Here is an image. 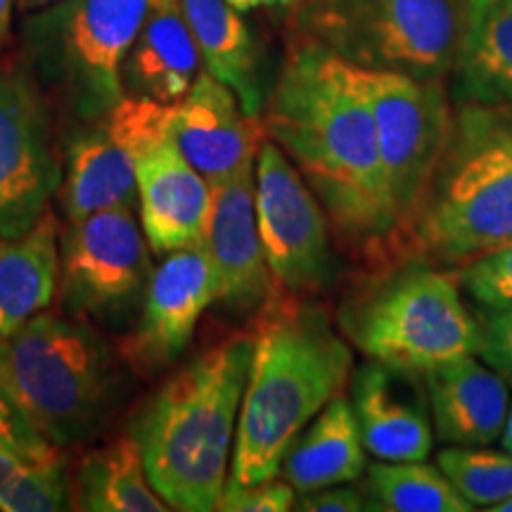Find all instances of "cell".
<instances>
[{
    "mask_svg": "<svg viewBox=\"0 0 512 512\" xmlns=\"http://www.w3.org/2000/svg\"><path fill=\"white\" fill-rule=\"evenodd\" d=\"M261 121L323 204L337 247L366 275L392 266L394 211L354 64L302 36Z\"/></svg>",
    "mask_w": 512,
    "mask_h": 512,
    "instance_id": "obj_1",
    "label": "cell"
},
{
    "mask_svg": "<svg viewBox=\"0 0 512 512\" xmlns=\"http://www.w3.org/2000/svg\"><path fill=\"white\" fill-rule=\"evenodd\" d=\"M249 330L254 349L226 486L278 477L294 439L354 373L349 344L311 297L275 290Z\"/></svg>",
    "mask_w": 512,
    "mask_h": 512,
    "instance_id": "obj_2",
    "label": "cell"
},
{
    "mask_svg": "<svg viewBox=\"0 0 512 512\" xmlns=\"http://www.w3.org/2000/svg\"><path fill=\"white\" fill-rule=\"evenodd\" d=\"M252 349V330L221 339L176 370L133 418L128 437L169 510H219Z\"/></svg>",
    "mask_w": 512,
    "mask_h": 512,
    "instance_id": "obj_3",
    "label": "cell"
},
{
    "mask_svg": "<svg viewBox=\"0 0 512 512\" xmlns=\"http://www.w3.org/2000/svg\"><path fill=\"white\" fill-rule=\"evenodd\" d=\"M512 242V107L458 102L394 264L458 268Z\"/></svg>",
    "mask_w": 512,
    "mask_h": 512,
    "instance_id": "obj_4",
    "label": "cell"
},
{
    "mask_svg": "<svg viewBox=\"0 0 512 512\" xmlns=\"http://www.w3.org/2000/svg\"><path fill=\"white\" fill-rule=\"evenodd\" d=\"M0 377L31 430L57 448L98 437L124 384L105 337L83 318L48 311L0 337Z\"/></svg>",
    "mask_w": 512,
    "mask_h": 512,
    "instance_id": "obj_5",
    "label": "cell"
},
{
    "mask_svg": "<svg viewBox=\"0 0 512 512\" xmlns=\"http://www.w3.org/2000/svg\"><path fill=\"white\" fill-rule=\"evenodd\" d=\"M339 330L370 361L427 370L477 351V323L460 299L453 273L427 264H401L368 273L339 309Z\"/></svg>",
    "mask_w": 512,
    "mask_h": 512,
    "instance_id": "obj_6",
    "label": "cell"
},
{
    "mask_svg": "<svg viewBox=\"0 0 512 512\" xmlns=\"http://www.w3.org/2000/svg\"><path fill=\"white\" fill-rule=\"evenodd\" d=\"M299 31L361 69L451 76L465 0H299Z\"/></svg>",
    "mask_w": 512,
    "mask_h": 512,
    "instance_id": "obj_7",
    "label": "cell"
},
{
    "mask_svg": "<svg viewBox=\"0 0 512 512\" xmlns=\"http://www.w3.org/2000/svg\"><path fill=\"white\" fill-rule=\"evenodd\" d=\"M356 81L373 112L380 155L394 211V245L411 226L453 124L446 79L422 81L396 72L356 67ZM392 268V266H389Z\"/></svg>",
    "mask_w": 512,
    "mask_h": 512,
    "instance_id": "obj_8",
    "label": "cell"
},
{
    "mask_svg": "<svg viewBox=\"0 0 512 512\" xmlns=\"http://www.w3.org/2000/svg\"><path fill=\"white\" fill-rule=\"evenodd\" d=\"M169 107L124 95L105 114L107 124L131 147L140 226L157 256L204 245L211 214L209 181L181 155L166 131Z\"/></svg>",
    "mask_w": 512,
    "mask_h": 512,
    "instance_id": "obj_9",
    "label": "cell"
},
{
    "mask_svg": "<svg viewBox=\"0 0 512 512\" xmlns=\"http://www.w3.org/2000/svg\"><path fill=\"white\" fill-rule=\"evenodd\" d=\"M152 0H57L34 22L46 64L81 119L110 114L124 98L121 67Z\"/></svg>",
    "mask_w": 512,
    "mask_h": 512,
    "instance_id": "obj_10",
    "label": "cell"
},
{
    "mask_svg": "<svg viewBox=\"0 0 512 512\" xmlns=\"http://www.w3.org/2000/svg\"><path fill=\"white\" fill-rule=\"evenodd\" d=\"M254 207L275 290L316 297L335 280V238L323 204L283 150L264 140L254 162Z\"/></svg>",
    "mask_w": 512,
    "mask_h": 512,
    "instance_id": "obj_11",
    "label": "cell"
},
{
    "mask_svg": "<svg viewBox=\"0 0 512 512\" xmlns=\"http://www.w3.org/2000/svg\"><path fill=\"white\" fill-rule=\"evenodd\" d=\"M152 271L136 211H100L64 230L57 292L69 316L110 320L143 299Z\"/></svg>",
    "mask_w": 512,
    "mask_h": 512,
    "instance_id": "obj_12",
    "label": "cell"
},
{
    "mask_svg": "<svg viewBox=\"0 0 512 512\" xmlns=\"http://www.w3.org/2000/svg\"><path fill=\"white\" fill-rule=\"evenodd\" d=\"M60 181L46 102L24 74L0 72V235L15 238L34 226Z\"/></svg>",
    "mask_w": 512,
    "mask_h": 512,
    "instance_id": "obj_13",
    "label": "cell"
},
{
    "mask_svg": "<svg viewBox=\"0 0 512 512\" xmlns=\"http://www.w3.org/2000/svg\"><path fill=\"white\" fill-rule=\"evenodd\" d=\"M216 302V273L207 247H185L162 256L143 294L136 332L121 356L138 373H157L183 354L202 313Z\"/></svg>",
    "mask_w": 512,
    "mask_h": 512,
    "instance_id": "obj_14",
    "label": "cell"
},
{
    "mask_svg": "<svg viewBox=\"0 0 512 512\" xmlns=\"http://www.w3.org/2000/svg\"><path fill=\"white\" fill-rule=\"evenodd\" d=\"M166 131L209 185L252 169L266 140L261 117L242 110L238 95L207 69H200L185 98L169 107Z\"/></svg>",
    "mask_w": 512,
    "mask_h": 512,
    "instance_id": "obj_15",
    "label": "cell"
},
{
    "mask_svg": "<svg viewBox=\"0 0 512 512\" xmlns=\"http://www.w3.org/2000/svg\"><path fill=\"white\" fill-rule=\"evenodd\" d=\"M254 166L211 185V214L204 247L216 273V304L249 316L275 294L254 207Z\"/></svg>",
    "mask_w": 512,
    "mask_h": 512,
    "instance_id": "obj_16",
    "label": "cell"
},
{
    "mask_svg": "<svg viewBox=\"0 0 512 512\" xmlns=\"http://www.w3.org/2000/svg\"><path fill=\"white\" fill-rule=\"evenodd\" d=\"M351 406L366 451L384 463L427 460L432 415L420 370L368 361L351 373Z\"/></svg>",
    "mask_w": 512,
    "mask_h": 512,
    "instance_id": "obj_17",
    "label": "cell"
},
{
    "mask_svg": "<svg viewBox=\"0 0 512 512\" xmlns=\"http://www.w3.org/2000/svg\"><path fill=\"white\" fill-rule=\"evenodd\" d=\"M422 380L441 444L486 446L501 437L510 389L498 370L463 354L422 370Z\"/></svg>",
    "mask_w": 512,
    "mask_h": 512,
    "instance_id": "obj_18",
    "label": "cell"
},
{
    "mask_svg": "<svg viewBox=\"0 0 512 512\" xmlns=\"http://www.w3.org/2000/svg\"><path fill=\"white\" fill-rule=\"evenodd\" d=\"M69 140L57 188L64 219L81 221L110 209H133L138 202L131 147L107 119Z\"/></svg>",
    "mask_w": 512,
    "mask_h": 512,
    "instance_id": "obj_19",
    "label": "cell"
},
{
    "mask_svg": "<svg viewBox=\"0 0 512 512\" xmlns=\"http://www.w3.org/2000/svg\"><path fill=\"white\" fill-rule=\"evenodd\" d=\"M202 67L200 48L178 0H152L143 27L128 50L121 81L124 93L176 105Z\"/></svg>",
    "mask_w": 512,
    "mask_h": 512,
    "instance_id": "obj_20",
    "label": "cell"
},
{
    "mask_svg": "<svg viewBox=\"0 0 512 512\" xmlns=\"http://www.w3.org/2000/svg\"><path fill=\"white\" fill-rule=\"evenodd\" d=\"M451 76L458 102L512 107V8L505 0H465Z\"/></svg>",
    "mask_w": 512,
    "mask_h": 512,
    "instance_id": "obj_21",
    "label": "cell"
},
{
    "mask_svg": "<svg viewBox=\"0 0 512 512\" xmlns=\"http://www.w3.org/2000/svg\"><path fill=\"white\" fill-rule=\"evenodd\" d=\"M60 285V247L53 207L15 238L0 235V337L48 311Z\"/></svg>",
    "mask_w": 512,
    "mask_h": 512,
    "instance_id": "obj_22",
    "label": "cell"
},
{
    "mask_svg": "<svg viewBox=\"0 0 512 512\" xmlns=\"http://www.w3.org/2000/svg\"><path fill=\"white\" fill-rule=\"evenodd\" d=\"M366 472V446H363L358 420L347 396H335L316 418L304 427L285 453L280 475L297 494L323 489V486L349 484Z\"/></svg>",
    "mask_w": 512,
    "mask_h": 512,
    "instance_id": "obj_23",
    "label": "cell"
},
{
    "mask_svg": "<svg viewBox=\"0 0 512 512\" xmlns=\"http://www.w3.org/2000/svg\"><path fill=\"white\" fill-rule=\"evenodd\" d=\"M200 48L202 67L238 95L242 110L261 117L264 88L252 31L230 0H178Z\"/></svg>",
    "mask_w": 512,
    "mask_h": 512,
    "instance_id": "obj_24",
    "label": "cell"
},
{
    "mask_svg": "<svg viewBox=\"0 0 512 512\" xmlns=\"http://www.w3.org/2000/svg\"><path fill=\"white\" fill-rule=\"evenodd\" d=\"M72 508L88 512H166L147 479L140 448L131 437L114 439L81 460Z\"/></svg>",
    "mask_w": 512,
    "mask_h": 512,
    "instance_id": "obj_25",
    "label": "cell"
},
{
    "mask_svg": "<svg viewBox=\"0 0 512 512\" xmlns=\"http://www.w3.org/2000/svg\"><path fill=\"white\" fill-rule=\"evenodd\" d=\"M366 510L382 512H470L475 510L444 472L425 460L368 467Z\"/></svg>",
    "mask_w": 512,
    "mask_h": 512,
    "instance_id": "obj_26",
    "label": "cell"
},
{
    "mask_svg": "<svg viewBox=\"0 0 512 512\" xmlns=\"http://www.w3.org/2000/svg\"><path fill=\"white\" fill-rule=\"evenodd\" d=\"M439 470L472 508H494L512 496V453L453 446L439 451Z\"/></svg>",
    "mask_w": 512,
    "mask_h": 512,
    "instance_id": "obj_27",
    "label": "cell"
},
{
    "mask_svg": "<svg viewBox=\"0 0 512 512\" xmlns=\"http://www.w3.org/2000/svg\"><path fill=\"white\" fill-rule=\"evenodd\" d=\"M72 503L67 460L62 448L43 458H31L0 496L3 512H53Z\"/></svg>",
    "mask_w": 512,
    "mask_h": 512,
    "instance_id": "obj_28",
    "label": "cell"
},
{
    "mask_svg": "<svg viewBox=\"0 0 512 512\" xmlns=\"http://www.w3.org/2000/svg\"><path fill=\"white\" fill-rule=\"evenodd\" d=\"M460 290L482 309H510L512 306V242L477 256L467 264L453 268Z\"/></svg>",
    "mask_w": 512,
    "mask_h": 512,
    "instance_id": "obj_29",
    "label": "cell"
},
{
    "mask_svg": "<svg viewBox=\"0 0 512 512\" xmlns=\"http://www.w3.org/2000/svg\"><path fill=\"white\" fill-rule=\"evenodd\" d=\"M477 351L486 366L512 377V306L510 309H484L475 316Z\"/></svg>",
    "mask_w": 512,
    "mask_h": 512,
    "instance_id": "obj_30",
    "label": "cell"
},
{
    "mask_svg": "<svg viewBox=\"0 0 512 512\" xmlns=\"http://www.w3.org/2000/svg\"><path fill=\"white\" fill-rule=\"evenodd\" d=\"M297 491L285 479H266L259 484L226 486L219 510L223 512H287L294 510Z\"/></svg>",
    "mask_w": 512,
    "mask_h": 512,
    "instance_id": "obj_31",
    "label": "cell"
},
{
    "mask_svg": "<svg viewBox=\"0 0 512 512\" xmlns=\"http://www.w3.org/2000/svg\"><path fill=\"white\" fill-rule=\"evenodd\" d=\"M0 444L36 458L60 451L57 446L48 444L46 439L38 437V434L27 425V420H24L22 413L17 411L15 401L10 399L3 377H0Z\"/></svg>",
    "mask_w": 512,
    "mask_h": 512,
    "instance_id": "obj_32",
    "label": "cell"
},
{
    "mask_svg": "<svg viewBox=\"0 0 512 512\" xmlns=\"http://www.w3.org/2000/svg\"><path fill=\"white\" fill-rule=\"evenodd\" d=\"M294 510L304 512H361L366 510V494L354 486H323V489L306 491L294 501Z\"/></svg>",
    "mask_w": 512,
    "mask_h": 512,
    "instance_id": "obj_33",
    "label": "cell"
},
{
    "mask_svg": "<svg viewBox=\"0 0 512 512\" xmlns=\"http://www.w3.org/2000/svg\"><path fill=\"white\" fill-rule=\"evenodd\" d=\"M17 0H0V50L5 46V38L10 34L12 10H15Z\"/></svg>",
    "mask_w": 512,
    "mask_h": 512,
    "instance_id": "obj_34",
    "label": "cell"
},
{
    "mask_svg": "<svg viewBox=\"0 0 512 512\" xmlns=\"http://www.w3.org/2000/svg\"><path fill=\"white\" fill-rule=\"evenodd\" d=\"M57 0H17L19 10L24 12H36V10H46L50 5H55Z\"/></svg>",
    "mask_w": 512,
    "mask_h": 512,
    "instance_id": "obj_35",
    "label": "cell"
},
{
    "mask_svg": "<svg viewBox=\"0 0 512 512\" xmlns=\"http://www.w3.org/2000/svg\"><path fill=\"white\" fill-rule=\"evenodd\" d=\"M512 380V377H510ZM501 444H503V451L512 453V403L508 408V418H505V427H503V434H501Z\"/></svg>",
    "mask_w": 512,
    "mask_h": 512,
    "instance_id": "obj_36",
    "label": "cell"
},
{
    "mask_svg": "<svg viewBox=\"0 0 512 512\" xmlns=\"http://www.w3.org/2000/svg\"><path fill=\"white\" fill-rule=\"evenodd\" d=\"M489 510H494V512H512V496L508 498V501L498 503V505H494V508H489Z\"/></svg>",
    "mask_w": 512,
    "mask_h": 512,
    "instance_id": "obj_37",
    "label": "cell"
},
{
    "mask_svg": "<svg viewBox=\"0 0 512 512\" xmlns=\"http://www.w3.org/2000/svg\"><path fill=\"white\" fill-rule=\"evenodd\" d=\"M273 3H278V5H297L299 0H273Z\"/></svg>",
    "mask_w": 512,
    "mask_h": 512,
    "instance_id": "obj_38",
    "label": "cell"
},
{
    "mask_svg": "<svg viewBox=\"0 0 512 512\" xmlns=\"http://www.w3.org/2000/svg\"><path fill=\"white\" fill-rule=\"evenodd\" d=\"M505 3H508V5H510V8H512V0H505Z\"/></svg>",
    "mask_w": 512,
    "mask_h": 512,
    "instance_id": "obj_39",
    "label": "cell"
}]
</instances>
